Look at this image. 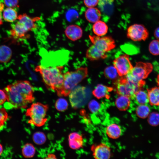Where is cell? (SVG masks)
Masks as SVG:
<instances>
[{
	"label": "cell",
	"instance_id": "obj_1",
	"mask_svg": "<svg viewBox=\"0 0 159 159\" xmlns=\"http://www.w3.org/2000/svg\"><path fill=\"white\" fill-rule=\"evenodd\" d=\"M6 96L8 108H25L34 100V89L26 80L15 81L7 85L4 90Z\"/></svg>",
	"mask_w": 159,
	"mask_h": 159
},
{
	"label": "cell",
	"instance_id": "obj_2",
	"mask_svg": "<svg viewBox=\"0 0 159 159\" xmlns=\"http://www.w3.org/2000/svg\"><path fill=\"white\" fill-rule=\"evenodd\" d=\"M64 67L62 66H45L39 65L35 68L41 75L47 87L57 93L63 82Z\"/></svg>",
	"mask_w": 159,
	"mask_h": 159
},
{
	"label": "cell",
	"instance_id": "obj_3",
	"mask_svg": "<svg viewBox=\"0 0 159 159\" xmlns=\"http://www.w3.org/2000/svg\"><path fill=\"white\" fill-rule=\"evenodd\" d=\"M88 69L80 67L72 71H68L64 74L62 86L57 93L59 97L67 96L77 85L87 77Z\"/></svg>",
	"mask_w": 159,
	"mask_h": 159
},
{
	"label": "cell",
	"instance_id": "obj_4",
	"mask_svg": "<svg viewBox=\"0 0 159 159\" xmlns=\"http://www.w3.org/2000/svg\"><path fill=\"white\" fill-rule=\"evenodd\" d=\"M114 81L113 87L118 95L132 98L136 92L142 89L145 83L144 80L138 83L133 82L124 76L117 78Z\"/></svg>",
	"mask_w": 159,
	"mask_h": 159
},
{
	"label": "cell",
	"instance_id": "obj_5",
	"mask_svg": "<svg viewBox=\"0 0 159 159\" xmlns=\"http://www.w3.org/2000/svg\"><path fill=\"white\" fill-rule=\"evenodd\" d=\"M48 109L47 105L39 102L33 103L25 113L30 118L28 122L37 127L44 125L47 121L46 116Z\"/></svg>",
	"mask_w": 159,
	"mask_h": 159
},
{
	"label": "cell",
	"instance_id": "obj_6",
	"mask_svg": "<svg viewBox=\"0 0 159 159\" xmlns=\"http://www.w3.org/2000/svg\"><path fill=\"white\" fill-rule=\"evenodd\" d=\"M153 69V66L150 63L137 62L125 77L131 82L138 83L146 78Z\"/></svg>",
	"mask_w": 159,
	"mask_h": 159
},
{
	"label": "cell",
	"instance_id": "obj_7",
	"mask_svg": "<svg viewBox=\"0 0 159 159\" xmlns=\"http://www.w3.org/2000/svg\"><path fill=\"white\" fill-rule=\"evenodd\" d=\"M89 37L92 44L104 52L111 51L115 47V42L111 37L90 35Z\"/></svg>",
	"mask_w": 159,
	"mask_h": 159
},
{
	"label": "cell",
	"instance_id": "obj_8",
	"mask_svg": "<svg viewBox=\"0 0 159 159\" xmlns=\"http://www.w3.org/2000/svg\"><path fill=\"white\" fill-rule=\"evenodd\" d=\"M148 35L147 30L142 24H134L130 26L127 29V37L134 41L145 40Z\"/></svg>",
	"mask_w": 159,
	"mask_h": 159
},
{
	"label": "cell",
	"instance_id": "obj_9",
	"mask_svg": "<svg viewBox=\"0 0 159 159\" xmlns=\"http://www.w3.org/2000/svg\"><path fill=\"white\" fill-rule=\"evenodd\" d=\"M113 64L119 76L121 77L125 76L133 67L129 56L126 54L122 55L115 58L113 61Z\"/></svg>",
	"mask_w": 159,
	"mask_h": 159
},
{
	"label": "cell",
	"instance_id": "obj_10",
	"mask_svg": "<svg viewBox=\"0 0 159 159\" xmlns=\"http://www.w3.org/2000/svg\"><path fill=\"white\" fill-rule=\"evenodd\" d=\"M30 32L26 25L20 21L17 20L15 23L12 24L9 31L10 36L16 40H20L28 38Z\"/></svg>",
	"mask_w": 159,
	"mask_h": 159
},
{
	"label": "cell",
	"instance_id": "obj_11",
	"mask_svg": "<svg viewBox=\"0 0 159 159\" xmlns=\"http://www.w3.org/2000/svg\"><path fill=\"white\" fill-rule=\"evenodd\" d=\"M91 150L93 156L96 159H108L111 156L110 147L104 143L92 145Z\"/></svg>",
	"mask_w": 159,
	"mask_h": 159
},
{
	"label": "cell",
	"instance_id": "obj_12",
	"mask_svg": "<svg viewBox=\"0 0 159 159\" xmlns=\"http://www.w3.org/2000/svg\"><path fill=\"white\" fill-rule=\"evenodd\" d=\"M64 32L68 39L72 41H74L81 38L83 34V30L79 26L72 24L66 27Z\"/></svg>",
	"mask_w": 159,
	"mask_h": 159
},
{
	"label": "cell",
	"instance_id": "obj_13",
	"mask_svg": "<svg viewBox=\"0 0 159 159\" xmlns=\"http://www.w3.org/2000/svg\"><path fill=\"white\" fill-rule=\"evenodd\" d=\"M86 56V57L91 61L105 59L107 57L105 52L100 50L93 44L87 49Z\"/></svg>",
	"mask_w": 159,
	"mask_h": 159
},
{
	"label": "cell",
	"instance_id": "obj_14",
	"mask_svg": "<svg viewBox=\"0 0 159 159\" xmlns=\"http://www.w3.org/2000/svg\"><path fill=\"white\" fill-rule=\"evenodd\" d=\"M68 142L69 147L74 150L82 148L83 144L82 136L77 132H73L69 135Z\"/></svg>",
	"mask_w": 159,
	"mask_h": 159
},
{
	"label": "cell",
	"instance_id": "obj_15",
	"mask_svg": "<svg viewBox=\"0 0 159 159\" xmlns=\"http://www.w3.org/2000/svg\"><path fill=\"white\" fill-rule=\"evenodd\" d=\"M114 90L113 87L102 84H98L92 92L93 95L98 99L108 98L109 93Z\"/></svg>",
	"mask_w": 159,
	"mask_h": 159
},
{
	"label": "cell",
	"instance_id": "obj_16",
	"mask_svg": "<svg viewBox=\"0 0 159 159\" xmlns=\"http://www.w3.org/2000/svg\"><path fill=\"white\" fill-rule=\"evenodd\" d=\"M40 19V17H32L24 13L18 15L17 20L24 23L30 31L35 29L37 28L36 22Z\"/></svg>",
	"mask_w": 159,
	"mask_h": 159
},
{
	"label": "cell",
	"instance_id": "obj_17",
	"mask_svg": "<svg viewBox=\"0 0 159 159\" xmlns=\"http://www.w3.org/2000/svg\"><path fill=\"white\" fill-rule=\"evenodd\" d=\"M101 15L100 10L95 7L88 8L85 12V18L88 21L92 23L100 20Z\"/></svg>",
	"mask_w": 159,
	"mask_h": 159
},
{
	"label": "cell",
	"instance_id": "obj_18",
	"mask_svg": "<svg viewBox=\"0 0 159 159\" xmlns=\"http://www.w3.org/2000/svg\"><path fill=\"white\" fill-rule=\"evenodd\" d=\"M106 133L109 138L116 139L118 138L121 135L122 130L120 126L118 124L112 123L107 127Z\"/></svg>",
	"mask_w": 159,
	"mask_h": 159
},
{
	"label": "cell",
	"instance_id": "obj_19",
	"mask_svg": "<svg viewBox=\"0 0 159 159\" xmlns=\"http://www.w3.org/2000/svg\"><path fill=\"white\" fill-rule=\"evenodd\" d=\"M149 103L153 106H159V87L148 89Z\"/></svg>",
	"mask_w": 159,
	"mask_h": 159
},
{
	"label": "cell",
	"instance_id": "obj_20",
	"mask_svg": "<svg viewBox=\"0 0 159 159\" xmlns=\"http://www.w3.org/2000/svg\"><path fill=\"white\" fill-rule=\"evenodd\" d=\"M108 27L104 21L99 20L94 23L92 26V30L94 33L98 36H102L107 32Z\"/></svg>",
	"mask_w": 159,
	"mask_h": 159
},
{
	"label": "cell",
	"instance_id": "obj_21",
	"mask_svg": "<svg viewBox=\"0 0 159 159\" xmlns=\"http://www.w3.org/2000/svg\"><path fill=\"white\" fill-rule=\"evenodd\" d=\"M130 98L127 96L120 95L115 100V104L116 106L121 111L126 110L130 105Z\"/></svg>",
	"mask_w": 159,
	"mask_h": 159
},
{
	"label": "cell",
	"instance_id": "obj_22",
	"mask_svg": "<svg viewBox=\"0 0 159 159\" xmlns=\"http://www.w3.org/2000/svg\"><path fill=\"white\" fill-rule=\"evenodd\" d=\"M18 13L14 8L7 7L4 9L2 12L3 19L6 21L13 22L17 19Z\"/></svg>",
	"mask_w": 159,
	"mask_h": 159
},
{
	"label": "cell",
	"instance_id": "obj_23",
	"mask_svg": "<svg viewBox=\"0 0 159 159\" xmlns=\"http://www.w3.org/2000/svg\"><path fill=\"white\" fill-rule=\"evenodd\" d=\"M12 55V51L9 47L5 45L0 46V62H8L11 59Z\"/></svg>",
	"mask_w": 159,
	"mask_h": 159
},
{
	"label": "cell",
	"instance_id": "obj_24",
	"mask_svg": "<svg viewBox=\"0 0 159 159\" xmlns=\"http://www.w3.org/2000/svg\"><path fill=\"white\" fill-rule=\"evenodd\" d=\"M132 98H134L139 105H145L149 103L147 92L143 90L142 89L137 91Z\"/></svg>",
	"mask_w": 159,
	"mask_h": 159
},
{
	"label": "cell",
	"instance_id": "obj_25",
	"mask_svg": "<svg viewBox=\"0 0 159 159\" xmlns=\"http://www.w3.org/2000/svg\"><path fill=\"white\" fill-rule=\"evenodd\" d=\"M104 74L106 78L110 80H115L119 76L116 69L114 66L106 67L104 70Z\"/></svg>",
	"mask_w": 159,
	"mask_h": 159
},
{
	"label": "cell",
	"instance_id": "obj_26",
	"mask_svg": "<svg viewBox=\"0 0 159 159\" xmlns=\"http://www.w3.org/2000/svg\"><path fill=\"white\" fill-rule=\"evenodd\" d=\"M136 113L138 117L144 119L148 117L149 115L150 109L146 104L139 105L136 109Z\"/></svg>",
	"mask_w": 159,
	"mask_h": 159
},
{
	"label": "cell",
	"instance_id": "obj_27",
	"mask_svg": "<svg viewBox=\"0 0 159 159\" xmlns=\"http://www.w3.org/2000/svg\"><path fill=\"white\" fill-rule=\"evenodd\" d=\"M35 151V148L32 144L27 143L23 146L22 153L24 157L31 158L34 156Z\"/></svg>",
	"mask_w": 159,
	"mask_h": 159
},
{
	"label": "cell",
	"instance_id": "obj_28",
	"mask_svg": "<svg viewBox=\"0 0 159 159\" xmlns=\"http://www.w3.org/2000/svg\"><path fill=\"white\" fill-rule=\"evenodd\" d=\"M32 138L34 142L38 145L43 144L46 140L45 134L41 132L38 131L35 132L33 135Z\"/></svg>",
	"mask_w": 159,
	"mask_h": 159
},
{
	"label": "cell",
	"instance_id": "obj_29",
	"mask_svg": "<svg viewBox=\"0 0 159 159\" xmlns=\"http://www.w3.org/2000/svg\"><path fill=\"white\" fill-rule=\"evenodd\" d=\"M68 104L67 100L64 98H60L56 101L55 106L58 111L62 112L66 110L68 107Z\"/></svg>",
	"mask_w": 159,
	"mask_h": 159
},
{
	"label": "cell",
	"instance_id": "obj_30",
	"mask_svg": "<svg viewBox=\"0 0 159 159\" xmlns=\"http://www.w3.org/2000/svg\"><path fill=\"white\" fill-rule=\"evenodd\" d=\"M149 50L150 52L153 55H159V40L152 41L149 45Z\"/></svg>",
	"mask_w": 159,
	"mask_h": 159
},
{
	"label": "cell",
	"instance_id": "obj_31",
	"mask_svg": "<svg viewBox=\"0 0 159 159\" xmlns=\"http://www.w3.org/2000/svg\"><path fill=\"white\" fill-rule=\"evenodd\" d=\"M148 122L151 126H155L159 124V114L153 112L148 116Z\"/></svg>",
	"mask_w": 159,
	"mask_h": 159
},
{
	"label": "cell",
	"instance_id": "obj_32",
	"mask_svg": "<svg viewBox=\"0 0 159 159\" xmlns=\"http://www.w3.org/2000/svg\"><path fill=\"white\" fill-rule=\"evenodd\" d=\"M88 107L90 111L94 113L99 111L100 108V105L98 102L94 100L90 102L88 105Z\"/></svg>",
	"mask_w": 159,
	"mask_h": 159
},
{
	"label": "cell",
	"instance_id": "obj_33",
	"mask_svg": "<svg viewBox=\"0 0 159 159\" xmlns=\"http://www.w3.org/2000/svg\"><path fill=\"white\" fill-rule=\"evenodd\" d=\"M8 118V114L6 109L0 107V129L4 126Z\"/></svg>",
	"mask_w": 159,
	"mask_h": 159
},
{
	"label": "cell",
	"instance_id": "obj_34",
	"mask_svg": "<svg viewBox=\"0 0 159 159\" xmlns=\"http://www.w3.org/2000/svg\"><path fill=\"white\" fill-rule=\"evenodd\" d=\"M18 0H4V5L7 7L14 8L18 6Z\"/></svg>",
	"mask_w": 159,
	"mask_h": 159
},
{
	"label": "cell",
	"instance_id": "obj_35",
	"mask_svg": "<svg viewBox=\"0 0 159 159\" xmlns=\"http://www.w3.org/2000/svg\"><path fill=\"white\" fill-rule=\"evenodd\" d=\"M99 0H83L85 5L88 8L95 7L99 3Z\"/></svg>",
	"mask_w": 159,
	"mask_h": 159
},
{
	"label": "cell",
	"instance_id": "obj_36",
	"mask_svg": "<svg viewBox=\"0 0 159 159\" xmlns=\"http://www.w3.org/2000/svg\"><path fill=\"white\" fill-rule=\"evenodd\" d=\"M6 101V96L4 90L0 89V105L3 104Z\"/></svg>",
	"mask_w": 159,
	"mask_h": 159
},
{
	"label": "cell",
	"instance_id": "obj_37",
	"mask_svg": "<svg viewBox=\"0 0 159 159\" xmlns=\"http://www.w3.org/2000/svg\"><path fill=\"white\" fill-rule=\"evenodd\" d=\"M4 5L2 2H0V27L3 23L2 12L4 10Z\"/></svg>",
	"mask_w": 159,
	"mask_h": 159
},
{
	"label": "cell",
	"instance_id": "obj_38",
	"mask_svg": "<svg viewBox=\"0 0 159 159\" xmlns=\"http://www.w3.org/2000/svg\"><path fill=\"white\" fill-rule=\"evenodd\" d=\"M154 35L155 37L159 40V27L157 28L154 32Z\"/></svg>",
	"mask_w": 159,
	"mask_h": 159
},
{
	"label": "cell",
	"instance_id": "obj_39",
	"mask_svg": "<svg viewBox=\"0 0 159 159\" xmlns=\"http://www.w3.org/2000/svg\"><path fill=\"white\" fill-rule=\"evenodd\" d=\"M45 159H56V155L52 153H49L48 154L47 156V157L45 158Z\"/></svg>",
	"mask_w": 159,
	"mask_h": 159
},
{
	"label": "cell",
	"instance_id": "obj_40",
	"mask_svg": "<svg viewBox=\"0 0 159 159\" xmlns=\"http://www.w3.org/2000/svg\"><path fill=\"white\" fill-rule=\"evenodd\" d=\"M3 151V148L2 145L0 143V156L1 155Z\"/></svg>",
	"mask_w": 159,
	"mask_h": 159
},
{
	"label": "cell",
	"instance_id": "obj_41",
	"mask_svg": "<svg viewBox=\"0 0 159 159\" xmlns=\"http://www.w3.org/2000/svg\"><path fill=\"white\" fill-rule=\"evenodd\" d=\"M156 82L158 86L159 87V74L157 76L156 79Z\"/></svg>",
	"mask_w": 159,
	"mask_h": 159
}]
</instances>
